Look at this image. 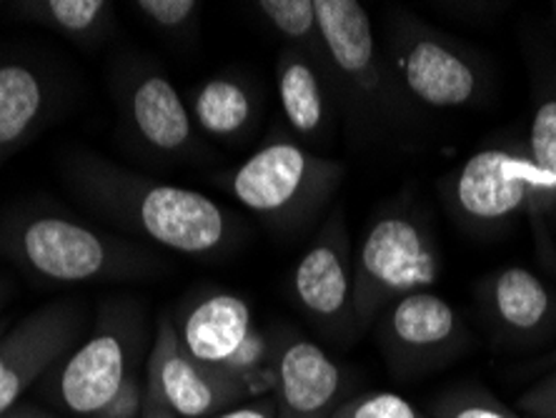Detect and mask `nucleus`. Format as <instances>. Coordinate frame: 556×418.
<instances>
[{"instance_id": "1", "label": "nucleus", "mask_w": 556, "mask_h": 418, "mask_svg": "<svg viewBox=\"0 0 556 418\" xmlns=\"http://www.w3.org/2000/svg\"><path fill=\"white\" fill-rule=\"evenodd\" d=\"M71 180L96 211L186 256L214 253L231 236L228 213L193 188L128 174L103 159H78Z\"/></svg>"}, {"instance_id": "2", "label": "nucleus", "mask_w": 556, "mask_h": 418, "mask_svg": "<svg viewBox=\"0 0 556 418\" xmlns=\"http://www.w3.org/2000/svg\"><path fill=\"white\" fill-rule=\"evenodd\" d=\"M5 245L30 274L51 283H86L136 274L141 253L59 213H26L5 228Z\"/></svg>"}, {"instance_id": "3", "label": "nucleus", "mask_w": 556, "mask_h": 418, "mask_svg": "<svg viewBox=\"0 0 556 418\" xmlns=\"http://www.w3.org/2000/svg\"><path fill=\"white\" fill-rule=\"evenodd\" d=\"M354 314L369 324L391 301L437 281V253L419 224L406 216H383L369 228L354 258Z\"/></svg>"}, {"instance_id": "4", "label": "nucleus", "mask_w": 556, "mask_h": 418, "mask_svg": "<svg viewBox=\"0 0 556 418\" xmlns=\"http://www.w3.org/2000/svg\"><path fill=\"white\" fill-rule=\"evenodd\" d=\"M341 174L339 163L316 159L291 141H271L233 170L228 188L249 211L281 220L321 203Z\"/></svg>"}, {"instance_id": "5", "label": "nucleus", "mask_w": 556, "mask_h": 418, "mask_svg": "<svg viewBox=\"0 0 556 418\" xmlns=\"http://www.w3.org/2000/svg\"><path fill=\"white\" fill-rule=\"evenodd\" d=\"M241 396V383L218 368L199 364L184 349L176 326L163 318L149 358L146 398L159 401L176 418H211Z\"/></svg>"}, {"instance_id": "6", "label": "nucleus", "mask_w": 556, "mask_h": 418, "mask_svg": "<svg viewBox=\"0 0 556 418\" xmlns=\"http://www.w3.org/2000/svg\"><path fill=\"white\" fill-rule=\"evenodd\" d=\"M80 333L76 303H48L33 311L0 339V418L18 406L48 368L68 354Z\"/></svg>"}, {"instance_id": "7", "label": "nucleus", "mask_w": 556, "mask_h": 418, "mask_svg": "<svg viewBox=\"0 0 556 418\" xmlns=\"http://www.w3.org/2000/svg\"><path fill=\"white\" fill-rule=\"evenodd\" d=\"M130 379H134V371H130L124 331L103 329L65 358L59 393L71 414L101 418Z\"/></svg>"}, {"instance_id": "8", "label": "nucleus", "mask_w": 556, "mask_h": 418, "mask_svg": "<svg viewBox=\"0 0 556 418\" xmlns=\"http://www.w3.org/2000/svg\"><path fill=\"white\" fill-rule=\"evenodd\" d=\"M306 256L293 270V291L311 316L318 321L337 324L354 311L351 289H354V270H351V251L343 213H333L329 224Z\"/></svg>"}, {"instance_id": "9", "label": "nucleus", "mask_w": 556, "mask_h": 418, "mask_svg": "<svg viewBox=\"0 0 556 418\" xmlns=\"http://www.w3.org/2000/svg\"><path fill=\"white\" fill-rule=\"evenodd\" d=\"M534 191L529 161L486 149L464 163L454 186L456 206L479 224H498L525 206Z\"/></svg>"}, {"instance_id": "10", "label": "nucleus", "mask_w": 556, "mask_h": 418, "mask_svg": "<svg viewBox=\"0 0 556 418\" xmlns=\"http://www.w3.org/2000/svg\"><path fill=\"white\" fill-rule=\"evenodd\" d=\"M276 418H331L341 393V368L324 349L293 339L276 360Z\"/></svg>"}, {"instance_id": "11", "label": "nucleus", "mask_w": 556, "mask_h": 418, "mask_svg": "<svg viewBox=\"0 0 556 418\" xmlns=\"http://www.w3.org/2000/svg\"><path fill=\"white\" fill-rule=\"evenodd\" d=\"M316 28L326 55L343 78L362 93L379 84L376 40L369 13L356 0H314Z\"/></svg>"}, {"instance_id": "12", "label": "nucleus", "mask_w": 556, "mask_h": 418, "mask_svg": "<svg viewBox=\"0 0 556 418\" xmlns=\"http://www.w3.org/2000/svg\"><path fill=\"white\" fill-rule=\"evenodd\" d=\"M402 78L408 93L431 109H462L479 90L473 65L433 38H416L406 46Z\"/></svg>"}, {"instance_id": "13", "label": "nucleus", "mask_w": 556, "mask_h": 418, "mask_svg": "<svg viewBox=\"0 0 556 418\" xmlns=\"http://www.w3.org/2000/svg\"><path fill=\"white\" fill-rule=\"evenodd\" d=\"M253 333L249 303L233 293H211L188 311L178 339L199 364L224 368Z\"/></svg>"}, {"instance_id": "14", "label": "nucleus", "mask_w": 556, "mask_h": 418, "mask_svg": "<svg viewBox=\"0 0 556 418\" xmlns=\"http://www.w3.org/2000/svg\"><path fill=\"white\" fill-rule=\"evenodd\" d=\"M130 126L146 145L161 153H181L193 141V121L174 84L163 73H141L128 88Z\"/></svg>"}, {"instance_id": "15", "label": "nucleus", "mask_w": 556, "mask_h": 418, "mask_svg": "<svg viewBox=\"0 0 556 418\" xmlns=\"http://www.w3.org/2000/svg\"><path fill=\"white\" fill-rule=\"evenodd\" d=\"M51 103L46 78L28 63L0 61V163L21 151Z\"/></svg>"}, {"instance_id": "16", "label": "nucleus", "mask_w": 556, "mask_h": 418, "mask_svg": "<svg viewBox=\"0 0 556 418\" xmlns=\"http://www.w3.org/2000/svg\"><path fill=\"white\" fill-rule=\"evenodd\" d=\"M387 331L396 346L419 354L452 343L459 333V318L437 293L416 291L391 306Z\"/></svg>"}, {"instance_id": "17", "label": "nucleus", "mask_w": 556, "mask_h": 418, "mask_svg": "<svg viewBox=\"0 0 556 418\" xmlns=\"http://www.w3.org/2000/svg\"><path fill=\"white\" fill-rule=\"evenodd\" d=\"M276 78L281 109L291 128L299 136H316L318 130H324L326 93L314 63L306 55L289 51L283 53L281 63H278Z\"/></svg>"}, {"instance_id": "18", "label": "nucleus", "mask_w": 556, "mask_h": 418, "mask_svg": "<svg viewBox=\"0 0 556 418\" xmlns=\"http://www.w3.org/2000/svg\"><path fill=\"white\" fill-rule=\"evenodd\" d=\"M492 306L498 321L514 331H534L552 311L546 286L527 268H506L492 283Z\"/></svg>"}, {"instance_id": "19", "label": "nucleus", "mask_w": 556, "mask_h": 418, "mask_svg": "<svg viewBox=\"0 0 556 418\" xmlns=\"http://www.w3.org/2000/svg\"><path fill=\"white\" fill-rule=\"evenodd\" d=\"M253 111L249 88L233 78H211L191 98V116L214 138L239 136L253 121Z\"/></svg>"}, {"instance_id": "20", "label": "nucleus", "mask_w": 556, "mask_h": 418, "mask_svg": "<svg viewBox=\"0 0 556 418\" xmlns=\"http://www.w3.org/2000/svg\"><path fill=\"white\" fill-rule=\"evenodd\" d=\"M23 13L71 38L96 36L109 21L111 5L103 0H43V3H21Z\"/></svg>"}, {"instance_id": "21", "label": "nucleus", "mask_w": 556, "mask_h": 418, "mask_svg": "<svg viewBox=\"0 0 556 418\" xmlns=\"http://www.w3.org/2000/svg\"><path fill=\"white\" fill-rule=\"evenodd\" d=\"M529 151L534 191H556V101L539 105L531 118Z\"/></svg>"}, {"instance_id": "22", "label": "nucleus", "mask_w": 556, "mask_h": 418, "mask_svg": "<svg viewBox=\"0 0 556 418\" xmlns=\"http://www.w3.org/2000/svg\"><path fill=\"white\" fill-rule=\"evenodd\" d=\"M256 8L289 40L308 43L318 36L314 0H261Z\"/></svg>"}, {"instance_id": "23", "label": "nucleus", "mask_w": 556, "mask_h": 418, "mask_svg": "<svg viewBox=\"0 0 556 418\" xmlns=\"http://www.w3.org/2000/svg\"><path fill=\"white\" fill-rule=\"evenodd\" d=\"M331 418H427L412 401L391 391L364 393L337 406Z\"/></svg>"}, {"instance_id": "24", "label": "nucleus", "mask_w": 556, "mask_h": 418, "mask_svg": "<svg viewBox=\"0 0 556 418\" xmlns=\"http://www.w3.org/2000/svg\"><path fill=\"white\" fill-rule=\"evenodd\" d=\"M437 418H521L484 391H454L437 404Z\"/></svg>"}, {"instance_id": "25", "label": "nucleus", "mask_w": 556, "mask_h": 418, "mask_svg": "<svg viewBox=\"0 0 556 418\" xmlns=\"http://www.w3.org/2000/svg\"><path fill=\"white\" fill-rule=\"evenodd\" d=\"M138 13H143L146 18L161 28H181L188 21L199 13V3L193 0H141L136 3Z\"/></svg>"}, {"instance_id": "26", "label": "nucleus", "mask_w": 556, "mask_h": 418, "mask_svg": "<svg viewBox=\"0 0 556 418\" xmlns=\"http://www.w3.org/2000/svg\"><path fill=\"white\" fill-rule=\"evenodd\" d=\"M266 339L261 335L256 329H253V333L247 339V343L236 351V356L228 360V364L220 368V371L231 376V379H236L243 387V381L249 379V376H253L261 368V364H264L266 358Z\"/></svg>"}, {"instance_id": "27", "label": "nucleus", "mask_w": 556, "mask_h": 418, "mask_svg": "<svg viewBox=\"0 0 556 418\" xmlns=\"http://www.w3.org/2000/svg\"><path fill=\"white\" fill-rule=\"evenodd\" d=\"M519 408L531 418H556V371L519 398Z\"/></svg>"}, {"instance_id": "28", "label": "nucleus", "mask_w": 556, "mask_h": 418, "mask_svg": "<svg viewBox=\"0 0 556 418\" xmlns=\"http://www.w3.org/2000/svg\"><path fill=\"white\" fill-rule=\"evenodd\" d=\"M143 401L146 391L138 387L134 376V379L128 381V387L118 393V398L101 414V418H138L143 414Z\"/></svg>"}, {"instance_id": "29", "label": "nucleus", "mask_w": 556, "mask_h": 418, "mask_svg": "<svg viewBox=\"0 0 556 418\" xmlns=\"http://www.w3.org/2000/svg\"><path fill=\"white\" fill-rule=\"evenodd\" d=\"M211 418H276V411L264 404H249V406H231Z\"/></svg>"}, {"instance_id": "30", "label": "nucleus", "mask_w": 556, "mask_h": 418, "mask_svg": "<svg viewBox=\"0 0 556 418\" xmlns=\"http://www.w3.org/2000/svg\"><path fill=\"white\" fill-rule=\"evenodd\" d=\"M3 418H55L53 414L43 411V408L30 406V404H18L13 411H8Z\"/></svg>"}, {"instance_id": "31", "label": "nucleus", "mask_w": 556, "mask_h": 418, "mask_svg": "<svg viewBox=\"0 0 556 418\" xmlns=\"http://www.w3.org/2000/svg\"><path fill=\"white\" fill-rule=\"evenodd\" d=\"M141 418H176V416L170 414L166 406H161L159 401L146 398V401H143V414H141Z\"/></svg>"}, {"instance_id": "32", "label": "nucleus", "mask_w": 556, "mask_h": 418, "mask_svg": "<svg viewBox=\"0 0 556 418\" xmlns=\"http://www.w3.org/2000/svg\"><path fill=\"white\" fill-rule=\"evenodd\" d=\"M5 329H8V321H5V318H0V339L5 335Z\"/></svg>"}, {"instance_id": "33", "label": "nucleus", "mask_w": 556, "mask_h": 418, "mask_svg": "<svg viewBox=\"0 0 556 418\" xmlns=\"http://www.w3.org/2000/svg\"><path fill=\"white\" fill-rule=\"evenodd\" d=\"M3 301H5V291L0 289V308H3Z\"/></svg>"}, {"instance_id": "34", "label": "nucleus", "mask_w": 556, "mask_h": 418, "mask_svg": "<svg viewBox=\"0 0 556 418\" xmlns=\"http://www.w3.org/2000/svg\"><path fill=\"white\" fill-rule=\"evenodd\" d=\"M554 360H556V354H554Z\"/></svg>"}]
</instances>
